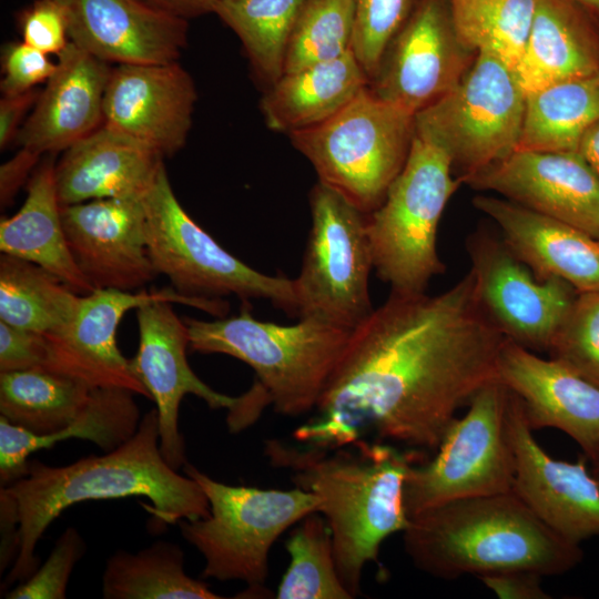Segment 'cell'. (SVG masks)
Instances as JSON below:
<instances>
[{
	"mask_svg": "<svg viewBox=\"0 0 599 599\" xmlns=\"http://www.w3.org/2000/svg\"><path fill=\"white\" fill-rule=\"evenodd\" d=\"M505 339L479 302L470 270L436 295L390 292L351 332L318 415L293 436L336 448L373 434L435 453L457 410L498 380Z\"/></svg>",
	"mask_w": 599,
	"mask_h": 599,
	"instance_id": "1",
	"label": "cell"
},
{
	"mask_svg": "<svg viewBox=\"0 0 599 599\" xmlns=\"http://www.w3.org/2000/svg\"><path fill=\"white\" fill-rule=\"evenodd\" d=\"M18 516V555L4 585L23 581L38 568L35 546L63 510L87 500L144 497L158 526L196 520L210 514L200 485L163 458L155 408L141 419L135 434L118 448L90 455L67 466L30 460L26 476L1 487Z\"/></svg>",
	"mask_w": 599,
	"mask_h": 599,
	"instance_id": "2",
	"label": "cell"
},
{
	"mask_svg": "<svg viewBox=\"0 0 599 599\" xmlns=\"http://www.w3.org/2000/svg\"><path fill=\"white\" fill-rule=\"evenodd\" d=\"M264 455L274 467L290 471L295 487L321 499L318 512L332 532L339 578L355 598L363 570L368 562H378L384 540L407 528L405 479L427 455L367 439L336 448L268 439Z\"/></svg>",
	"mask_w": 599,
	"mask_h": 599,
	"instance_id": "3",
	"label": "cell"
},
{
	"mask_svg": "<svg viewBox=\"0 0 599 599\" xmlns=\"http://www.w3.org/2000/svg\"><path fill=\"white\" fill-rule=\"evenodd\" d=\"M403 545L417 569L444 580L515 570L559 576L583 556L511 490L427 509L409 519Z\"/></svg>",
	"mask_w": 599,
	"mask_h": 599,
	"instance_id": "4",
	"label": "cell"
},
{
	"mask_svg": "<svg viewBox=\"0 0 599 599\" xmlns=\"http://www.w3.org/2000/svg\"><path fill=\"white\" fill-rule=\"evenodd\" d=\"M248 302L237 315L183 318L189 348L224 354L247 364L275 412L295 417L316 409L351 332L317 317L292 325L256 319Z\"/></svg>",
	"mask_w": 599,
	"mask_h": 599,
	"instance_id": "5",
	"label": "cell"
},
{
	"mask_svg": "<svg viewBox=\"0 0 599 599\" xmlns=\"http://www.w3.org/2000/svg\"><path fill=\"white\" fill-rule=\"evenodd\" d=\"M439 144L414 131L407 160L380 205L366 215L373 267L390 292L423 293L445 272L437 251L443 212L463 183Z\"/></svg>",
	"mask_w": 599,
	"mask_h": 599,
	"instance_id": "6",
	"label": "cell"
},
{
	"mask_svg": "<svg viewBox=\"0 0 599 599\" xmlns=\"http://www.w3.org/2000/svg\"><path fill=\"white\" fill-rule=\"evenodd\" d=\"M183 471L204 491L210 514L179 521L181 535L205 560L202 578L240 580L245 593L265 595L268 552L276 539L311 512L321 499L295 487L290 490L232 486L186 463Z\"/></svg>",
	"mask_w": 599,
	"mask_h": 599,
	"instance_id": "7",
	"label": "cell"
},
{
	"mask_svg": "<svg viewBox=\"0 0 599 599\" xmlns=\"http://www.w3.org/2000/svg\"><path fill=\"white\" fill-rule=\"evenodd\" d=\"M414 115L367 85L326 121L288 134L293 146L329 186L364 214L375 211L402 171L414 136Z\"/></svg>",
	"mask_w": 599,
	"mask_h": 599,
	"instance_id": "8",
	"label": "cell"
},
{
	"mask_svg": "<svg viewBox=\"0 0 599 599\" xmlns=\"http://www.w3.org/2000/svg\"><path fill=\"white\" fill-rule=\"evenodd\" d=\"M143 204L149 256L177 293L195 300H266L298 316L293 278L258 272L223 248L180 204L165 166Z\"/></svg>",
	"mask_w": 599,
	"mask_h": 599,
	"instance_id": "9",
	"label": "cell"
},
{
	"mask_svg": "<svg viewBox=\"0 0 599 599\" xmlns=\"http://www.w3.org/2000/svg\"><path fill=\"white\" fill-rule=\"evenodd\" d=\"M308 201L312 225L301 271L293 278L298 317H317L353 331L375 309L366 214L319 181Z\"/></svg>",
	"mask_w": 599,
	"mask_h": 599,
	"instance_id": "10",
	"label": "cell"
},
{
	"mask_svg": "<svg viewBox=\"0 0 599 599\" xmlns=\"http://www.w3.org/2000/svg\"><path fill=\"white\" fill-rule=\"evenodd\" d=\"M507 399L508 389L499 380L484 386L451 422L433 458L410 467L403 489L409 519L454 500L511 490Z\"/></svg>",
	"mask_w": 599,
	"mask_h": 599,
	"instance_id": "11",
	"label": "cell"
},
{
	"mask_svg": "<svg viewBox=\"0 0 599 599\" xmlns=\"http://www.w3.org/2000/svg\"><path fill=\"white\" fill-rule=\"evenodd\" d=\"M525 105L515 70L477 52L458 84L414 115V129L445 149L465 177L518 149Z\"/></svg>",
	"mask_w": 599,
	"mask_h": 599,
	"instance_id": "12",
	"label": "cell"
},
{
	"mask_svg": "<svg viewBox=\"0 0 599 599\" xmlns=\"http://www.w3.org/2000/svg\"><path fill=\"white\" fill-rule=\"evenodd\" d=\"M171 304L158 301L136 308L139 347L130 367L155 403L162 456L179 470L187 463L179 429V409L185 395L201 398L212 409H227L232 432L254 423L266 402L254 387L237 397L219 393L192 370L186 358L187 327Z\"/></svg>",
	"mask_w": 599,
	"mask_h": 599,
	"instance_id": "13",
	"label": "cell"
},
{
	"mask_svg": "<svg viewBox=\"0 0 599 599\" xmlns=\"http://www.w3.org/2000/svg\"><path fill=\"white\" fill-rule=\"evenodd\" d=\"M158 301L192 306L215 317L226 316L230 308L223 298H190L172 286L152 292L94 290L82 296L68 326L45 335L48 358L43 367L91 388H123L150 398L118 346L116 329L126 312Z\"/></svg>",
	"mask_w": 599,
	"mask_h": 599,
	"instance_id": "14",
	"label": "cell"
},
{
	"mask_svg": "<svg viewBox=\"0 0 599 599\" xmlns=\"http://www.w3.org/2000/svg\"><path fill=\"white\" fill-rule=\"evenodd\" d=\"M479 302L509 339L548 351L578 292L567 282L539 280L501 240L486 230L467 237Z\"/></svg>",
	"mask_w": 599,
	"mask_h": 599,
	"instance_id": "15",
	"label": "cell"
},
{
	"mask_svg": "<svg viewBox=\"0 0 599 599\" xmlns=\"http://www.w3.org/2000/svg\"><path fill=\"white\" fill-rule=\"evenodd\" d=\"M470 52L456 31L449 1L418 0L368 87L415 115L458 84Z\"/></svg>",
	"mask_w": 599,
	"mask_h": 599,
	"instance_id": "16",
	"label": "cell"
},
{
	"mask_svg": "<svg viewBox=\"0 0 599 599\" xmlns=\"http://www.w3.org/2000/svg\"><path fill=\"white\" fill-rule=\"evenodd\" d=\"M506 434L514 459L511 491L552 531L580 545L599 536V485L583 456L551 457L536 440L516 395L508 390Z\"/></svg>",
	"mask_w": 599,
	"mask_h": 599,
	"instance_id": "17",
	"label": "cell"
},
{
	"mask_svg": "<svg viewBox=\"0 0 599 599\" xmlns=\"http://www.w3.org/2000/svg\"><path fill=\"white\" fill-rule=\"evenodd\" d=\"M461 180L599 240V177L578 152L517 149Z\"/></svg>",
	"mask_w": 599,
	"mask_h": 599,
	"instance_id": "18",
	"label": "cell"
},
{
	"mask_svg": "<svg viewBox=\"0 0 599 599\" xmlns=\"http://www.w3.org/2000/svg\"><path fill=\"white\" fill-rule=\"evenodd\" d=\"M73 260L94 290L135 292L158 275L145 241L143 197L62 205Z\"/></svg>",
	"mask_w": 599,
	"mask_h": 599,
	"instance_id": "19",
	"label": "cell"
},
{
	"mask_svg": "<svg viewBox=\"0 0 599 599\" xmlns=\"http://www.w3.org/2000/svg\"><path fill=\"white\" fill-rule=\"evenodd\" d=\"M196 100L193 78L179 61L116 64L105 90L103 123L165 159L185 145Z\"/></svg>",
	"mask_w": 599,
	"mask_h": 599,
	"instance_id": "20",
	"label": "cell"
},
{
	"mask_svg": "<svg viewBox=\"0 0 599 599\" xmlns=\"http://www.w3.org/2000/svg\"><path fill=\"white\" fill-rule=\"evenodd\" d=\"M498 380L520 400L532 430L558 429L589 458L599 447V386L506 337Z\"/></svg>",
	"mask_w": 599,
	"mask_h": 599,
	"instance_id": "21",
	"label": "cell"
},
{
	"mask_svg": "<svg viewBox=\"0 0 599 599\" xmlns=\"http://www.w3.org/2000/svg\"><path fill=\"white\" fill-rule=\"evenodd\" d=\"M70 41L106 63L177 61L187 44V20L141 0H58Z\"/></svg>",
	"mask_w": 599,
	"mask_h": 599,
	"instance_id": "22",
	"label": "cell"
},
{
	"mask_svg": "<svg viewBox=\"0 0 599 599\" xmlns=\"http://www.w3.org/2000/svg\"><path fill=\"white\" fill-rule=\"evenodd\" d=\"M111 70L70 42L18 133L19 148L57 154L101 126Z\"/></svg>",
	"mask_w": 599,
	"mask_h": 599,
	"instance_id": "23",
	"label": "cell"
},
{
	"mask_svg": "<svg viewBox=\"0 0 599 599\" xmlns=\"http://www.w3.org/2000/svg\"><path fill=\"white\" fill-rule=\"evenodd\" d=\"M473 203L495 222L504 243L537 278H560L578 293L599 291L597 240L507 199L477 195Z\"/></svg>",
	"mask_w": 599,
	"mask_h": 599,
	"instance_id": "24",
	"label": "cell"
},
{
	"mask_svg": "<svg viewBox=\"0 0 599 599\" xmlns=\"http://www.w3.org/2000/svg\"><path fill=\"white\" fill-rule=\"evenodd\" d=\"M154 149L105 123L75 142L55 162L59 202L143 197L164 167Z\"/></svg>",
	"mask_w": 599,
	"mask_h": 599,
	"instance_id": "25",
	"label": "cell"
},
{
	"mask_svg": "<svg viewBox=\"0 0 599 599\" xmlns=\"http://www.w3.org/2000/svg\"><path fill=\"white\" fill-rule=\"evenodd\" d=\"M572 0H538L517 80L529 95L551 84L599 72L598 22Z\"/></svg>",
	"mask_w": 599,
	"mask_h": 599,
	"instance_id": "26",
	"label": "cell"
},
{
	"mask_svg": "<svg viewBox=\"0 0 599 599\" xmlns=\"http://www.w3.org/2000/svg\"><path fill=\"white\" fill-rule=\"evenodd\" d=\"M55 154H47L27 182L20 210L0 222V251L45 268L80 295L94 291L77 266L61 219L54 167Z\"/></svg>",
	"mask_w": 599,
	"mask_h": 599,
	"instance_id": "27",
	"label": "cell"
},
{
	"mask_svg": "<svg viewBox=\"0 0 599 599\" xmlns=\"http://www.w3.org/2000/svg\"><path fill=\"white\" fill-rule=\"evenodd\" d=\"M369 84L353 51L284 73L267 87L260 108L272 131L287 135L317 125L348 104Z\"/></svg>",
	"mask_w": 599,
	"mask_h": 599,
	"instance_id": "28",
	"label": "cell"
},
{
	"mask_svg": "<svg viewBox=\"0 0 599 599\" xmlns=\"http://www.w3.org/2000/svg\"><path fill=\"white\" fill-rule=\"evenodd\" d=\"M134 393L123 388H93L79 416L63 430L39 436L0 416V481L8 486L26 476L29 456L59 441H92L103 453L128 441L142 419Z\"/></svg>",
	"mask_w": 599,
	"mask_h": 599,
	"instance_id": "29",
	"label": "cell"
},
{
	"mask_svg": "<svg viewBox=\"0 0 599 599\" xmlns=\"http://www.w3.org/2000/svg\"><path fill=\"white\" fill-rule=\"evenodd\" d=\"M599 119V72L561 81L526 97L518 149L577 152Z\"/></svg>",
	"mask_w": 599,
	"mask_h": 599,
	"instance_id": "30",
	"label": "cell"
},
{
	"mask_svg": "<svg viewBox=\"0 0 599 599\" xmlns=\"http://www.w3.org/2000/svg\"><path fill=\"white\" fill-rule=\"evenodd\" d=\"M92 389L44 367L0 373V414L32 434L52 435L79 416Z\"/></svg>",
	"mask_w": 599,
	"mask_h": 599,
	"instance_id": "31",
	"label": "cell"
},
{
	"mask_svg": "<svg viewBox=\"0 0 599 599\" xmlns=\"http://www.w3.org/2000/svg\"><path fill=\"white\" fill-rule=\"evenodd\" d=\"M104 599H220L201 579L184 570L177 544L159 540L135 554L118 550L102 573Z\"/></svg>",
	"mask_w": 599,
	"mask_h": 599,
	"instance_id": "32",
	"label": "cell"
},
{
	"mask_svg": "<svg viewBox=\"0 0 599 599\" xmlns=\"http://www.w3.org/2000/svg\"><path fill=\"white\" fill-rule=\"evenodd\" d=\"M82 296L40 265L0 255V321L44 335L74 318Z\"/></svg>",
	"mask_w": 599,
	"mask_h": 599,
	"instance_id": "33",
	"label": "cell"
},
{
	"mask_svg": "<svg viewBox=\"0 0 599 599\" xmlns=\"http://www.w3.org/2000/svg\"><path fill=\"white\" fill-rule=\"evenodd\" d=\"M307 0H221L214 10L240 39L255 75L272 85L284 74L290 38Z\"/></svg>",
	"mask_w": 599,
	"mask_h": 599,
	"instance_id": "34",
	"label": "cell"
},
{
	"mask_svg": "<svg viewBox=\"0 0 599 599\" xmlns=\"http://www.w3.org/2000/svg\"><path fill=\"white\" fill-rule=\"evenodd\" d=\"M456 31L471 51L488 52L515 70L538 0H448Z\"/></svg>",
	"mask_w": 599,
	"mask_h": 599,
	"instance_id": "35",
	"label": "cell"
},
{
	"mask_svg": "<svg viewBox=\"0 0 599 599\" xmlns=\"http://www.w3.org/2000/svg\"><path fill=\"white\" fill-rule=\"evenodd\" d=\"M288 567L277 587V599H352L334 557L332 532L314 511L298 521L285 542Z\"/></svg>",
	"mask_w": 599,
	"mask_h": 599,
	"instance_id": "36",
	"label": "cell"
},
{
	"mask_svg": "<svg viewBox=\"0 0 599 599\" xmlns=\"http://www.w3.org/2000/svg\"><path fill=\"white\" fill-rule=\"evenodd\" d=\"M354 0H307L288 41L284 73L353 51Z\"/></svg>",
	"mask_w": 599,
	"mask_h": 599,
	"instance_id": "37",
	"label": "cell"
},
{
	"mask_svg": "<svg viewBox=\"0 0 599 599\" xmlns=\"http://www.w3.org/2000/svg\"><path fill=\"white\" fill-rule=\"evenodd\" d=\"M547 352L599 386V291L577 294Z\"/></svg>",
	"mask_w": 599,
	"mask_h": 599,
	"instance_id": "38",
	"label": "cell"
},
{
	"mask_svg": "<svg viewBox=\"0 0 599 599\" xmlns=\"http://www.w3.org/2000/svg\"><path fill=\"white\" fill-rule=\"evenodd\" d=\"M418 0H354L353 52L369 81L388 45L403 28Z\"/></svg>",
	"mask_w": 599,
	"mask_h": 599,
	"instance_id": "39",
	"label": "cell"
},
{
	"mask_svg": "<svg viewBox=\"0 0 599 599\" xmlns=\"http://www.w3.org/2000/svg\"><path fill=\"white\" fill-rule=\"evenodd\" d=\"M85 552V542L74 527H68L57 539L48 559L17 587L7 599H64L75 564Z\"/></svg>",
	"mask_w": 599,
	"mask_h": 599,
	"instance_id": "40",
	"label": "cell"
},
{
	"mask_svg": "<svg viewBox=\"0 0 599 599\" xmlns=\"http://www.w3.org/2000/svg\"><path fill=\"white\" fill-rule=\"evenodd\" d=\"M22 41L48 55H59L71 42L68 18L58 0H35L19 19Z\"/></svg>",
	"mask_w": 599,
	"mask_h": 599,
	"instance_id": "41",
	"label": "cell"
},
{
	"mask_svg": "<svg viewBox=\"0 0 599 599\" xmlns=\"http://www.w3.org/2000/svg\"><path fill=\"white\" fill-rule=\"evenodd\" d=\"M2 95H13L35 89L53 74L57 63L50 55L22 40L9 42L2 48Z\"/></svg>",
	"mask_w": 599,
	"mask_h": 599,
	"instance_id": "42",
	"label": "cell"
},
{
	"mask_svg": "<svg viewBox=\"0 0 599 599\" xmlns=\"http://www.w3.org/2000/svg\"><path fill=\"white\" fill-rule=\"evenodd\" d=\"M47 358L44 334L0 321V373L43 367Z\"/></svg>",
	"mask_w": 599,
	"mask_h": 599,
	"instance_id": "43",
	"label": "cell"
},
{
	"mask_svg": "<svg viewBox=\"0 0 599 599\" xmlns=\"http://www.w3.org/2000/svg\"><path fill=\"white\" fill-rule=\"evenodd\" d=\"M545 577L524 570L505 571L479 577L486 588L499 599H548L542 587Z\"/></svg>",
	"mask_w": 599,
	"mask_h": 599,
	"instance_id": "44",
	"label": "cell"
},
{
	"mask_svg": "<svg viewBox=\"0 0 599 599\" xmlns=\"http://www.w3.org/2000/svg\"><path fill=\"white\" fill-rule=\"evenodd\" d=\"M43 155L27 149L19 151L0 166V204L1 209L8 207L16 195L28 182Z\"/></svg>",
	"mask_w": 599,
	"mask_h": 599,
	"instance_id": "45",
	"label": "cell"
},
{
	"mask_svg": "<svg viewBox=\"0 0 599 599\" xmlns=\"http://www.w3.org/2000/svg\"><path fill=\"white\" fill-rule=\"evenodd\" d=\"M40 92L37 89L13 94L2 95L0 100V149H6L16 141L23 125V120L31 108L34 106Z\"/></svg>",
	"mask_w": 599,
	"mask_h": 599,
	"instance_id": "46",
	"label": "cell"
},
{
	"mask_svg": "<svg viewBox=\"0 0 599 599\" xmlns=\"http://www.w3.org/2000/svg\"><path fill=\"white\" fill-rule=\"evenodd\" d=\"M144 3L172 14L189 20L191 18L214 13L221 0H141Z\"/></svg>",
	"mask_w": 599,
	"mask_h": 599,
	"instance_id": "47",
	"label": "cell"
},
{
	"mask_svg": "<svg viewBox=\"0 0 599 599\" xmlns=\"http://www.w3.org/2000/svg\"><path fill=\"white\" fill-rule=\"evenodd\" d=\"M577 152L599 177V119L585 131Z\"/></svg>",
	"mask_w": 599,
	"mask_h": 599,
	"instance_id": "48",
	"label": "cell"
},
{
	"mask_svg": "<svg viewBox=\"0 0 599 599\" xmlns=\"http://www.w3.org/2000/svg\"><path fill=\"white\" fill-rule=\"evenodd\" d=\"M599 22V0H572Z\"/></svg>",
	"mask_w": 599,
	"mask_h": 599,
	"instance_id": "49",
	"label": "cell"
},
{
	"mask_svg": "<svg viewBox=\"0 0 599 599\" xmlns=\"http://www.w3.org/2000/svg\"><path fill=\"white\" fill-rule=\"evenodd\" d=\"M587 460L590 461V473L599 485V447Z\"/></svg>",
	"mask_w": 599,
	"mask_h": 599,
	"instance_id": "50",
	"label": "cell"
},
{
	"mask_svg": "<svg viewBox=\"0 0 599 599\" xmlns=\"http://www.w3.org/2000/svg\"><path fill=\"white\" fill-rule=\"evenodd\" d=\"M597 242H598V245H599V240H597Z\"/></svg>",
	"mask_w": 599,
	"mask_h": 599,
	"instance_id": "51",
	"label": "cell"
}]
</instances>
